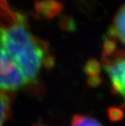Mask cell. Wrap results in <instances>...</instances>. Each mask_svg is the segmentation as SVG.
Instances as JSON below:
<instances>
[{
  "label": "cell",
  "mask_w": 125,
  "mask_h": 126,
  "mask_svg": "<svg viewBox=\"0 0 125 126\" xmlns=\"http://www.w3.org/2000/svg\"><path fill=\"white\" fill-rule=\"evenodd\" d=\"M0 43L17 64L28 82H35L48 63L46 44L32 34L23 15L9 8L0 13Z\"/></svg>",
  "instance_id": "6da1fadb"
},
{
  "label": "cell",
  "mask_w": 125,
  "mask_h": 126,
  "mask_svg": "<svg viewBox=\"0 0 125 126\" xmlns=\"http://www.w3.org/2000/svg\"><path fill=\"white\" fill-rule=\"evenodd\" d=\"M28 84L25 75L0 43V90L14 91Z\"/></svg>",
  "instance_id": "7a4b0ae2"
},
{
  "label": "cell",
  "mask_w": 125,
  "mask_h": 126,
  "mask_svg": "<svg viewBox=\"0 0 125 126\" xmlns=\"http://www.w3.org/2000/svg\"><path fill=\"white\" fill-rule=\"evenodd\" d=\"M104 67L113 90L125 100V59L120 58L115 61L106 60Z\"/></svg>",
  "instance_id": "3957f363"
},
{
  "label": "cell",
  "mask_w": 125,
  "mask_h": 126,
  "mask_svg": "<svg viewBox=\"0 0 125 126\" xmlns=\"http://www.w3.org/2000/svg\"><path fill=\"white\" fill-rule=\"evenodd\" d=\"M110 33L125 46V4L116 13Z\"/></svg>",
  "instance_id": "277c9868"
},
{
  "label": "cell",
  "mask_w": 125,
  "mask_h": 126,
  "mask_svg": "<svg viewBox=\"0 0 125 126\" xmlns=\"http://www.w3.org/2000/svg\"><path fill=\"white\" fill-rule=\"evenodd\" d=\"M9 98L6 93L2 90H0V126H2L4 120L7 119L9 114Z\"/></svg>",
  "instance_id": "5b68a950"
},
{
  "label": "cell",
  "mask_w": 125,
  "mask_h": 126,
  "mask_svg": "<svg viewBox=\"0 0 125 126\" xmlns=\"http://www.w3.org/2000/svg\"><path fill=\"white\" fill-rule=\"evenodd\" d=\"M71 126H102L95 119L86 116H73Z\"/></svg>",
  "instance_id": "8992f818"
},
{
  "label": "cell",
  "mask_w": 125,
  "mask_h": 126,
  "mask_svg": "<svg viewBox=\"0 0 125 126\" xmlns=\"http://www.w3.org/2000/svg\"><path fill=\"white\" fill-rule=\"evenodd\" d=\"M87 72L91 76L95 77L99 72V65L97 62H89L87 64Z\"/></svg>",
  "instance_id": "52a82bcc"
},
{
  "label": "cell",
  "mask_w": 125,
  "mask_h": 126,
  "mask_svg": "<svg viewBox=\"0 0 125 126\" xmlns=\"http://www.w3.org/2000/svg\"><path fill=\"white\" fill-rule=\"evenodd\" d=\"M109 115H110V117H111V120H119L123 117L124 113L121 110L117 109V108H113V109L110 110V111H109Z\"/></svg>",
  "instance_id": "ba28073f"
},
{
  "label": "cell",
  "mask_w": 125,
  "mask_h": 126,
  "mask_svg": "<svg viewBox=\"0 0 125 126\" xmlns=\"http://www.w3.org/2000/svg\"><path fill=\"white\" fill-rule=\"evenodd\" d=\"M7 3L6 0H0V8H1L2 7H3L4 5H6Z\"/></svg>",
  "instance_id": "9c48e42d"
},
{
  "label": "cell",
  "mask_w": 125,
  "mask_h": 126,
  "mask_svg": "<svg viewBox=\"0 0 125 126\" xmlns=\"http://www.w3.org/2000/svg\"><path fill=\"white\" fill-rule=\"evenodd\" d=\"M35 126H38V125H35Z\"/></svg>",
  "instance_id": "30bf717a"
}]
</instances>
